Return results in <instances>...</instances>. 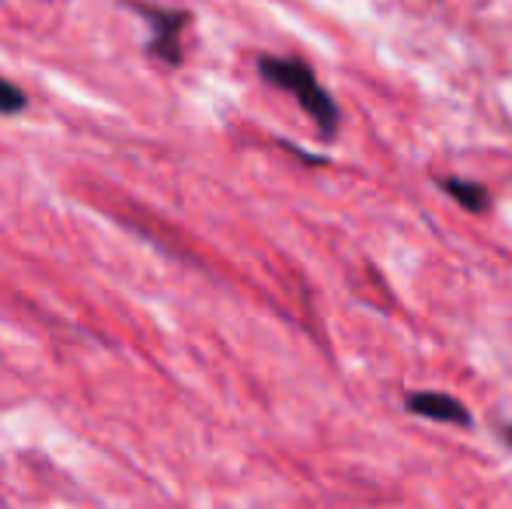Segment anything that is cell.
Returning a JSON list of instances; mask_svg holds the SVG:
<instances>
[{
  "mask_svg": "<svg viewBox=\"0 0 512 509\" xmlns=\"http://www.w3.org/2000/svg\"><path fill=\"white\" fill-rule=\"evenodd\" d=\"M405 412L418 415V419L446 422V426L474 429L471 408H467L460 398H453V394H446V391H408L405 394Z\"/></svg>",
  "mask_w": 512,
  "mask_h": 509,
  "instance_id": "3957f363",
  "label": "cell"
},
{
  "mask_svg": "<svg viewBox=\"0 0 512 509\" xmlns=\"http://www.w3.org/2000/svg\"><path fill=\"white\" fill-rule=\"evenodd\" d=\"M25 105H28L25 91L0 77V116H18V112H25Z\"/></svg>",
  "mask_w": 512,
  "mask_h": 509,
  "instance_id": "5b68a950",
  "label": "cell"
},
{
  "mask_svg": "<svg viewBox=\"0 0 512 509\" xmlns=\"http://www.w3.org/2000/svg\"><path fill=\"white\" fill-rule=\"evenodd\" d=\"M439 189H443L460 210L474 213V217L488 213V206H492V192H488L481 182H467V178H439Z\"/></svg>",
  "mask_w": 512,
  "mask_h": 509,
  "instance_id": "277c9868",
  "label": "cell"
},
{
  "mask_svg": "<svg viewBox=\"0 0 512 509\" xmlns=\"http://www.w3.org/2000/svg\"><path fill=\"white\" fill-rule=\"evenodd\" d=\"M502 440H506L509 447H512V426H506V429H502Z\"/></svg>",
  "mask_w": 512,
  "mask_h": 509,
  "instance_id": "8992f818",
  "label": "cell"
},
{
  "mask_svg": "<svg viewBox=\"0 0 512 509\" xmlns=\"http://www.w3.org/2000/svg\"><path fill=\"white\" fill-rule=\"evenodd\" d=\"M133 11L140 14V18L150 25V32H154L147 53L157 56L164 67H182V60H185L182 39H185V28H189L192 14L171 11V7H154V4H133Z\"/></svg>",
  "mask_w": 512,
  "mask_h": 509,
  "instance_id": "7a4b0ae2",
  "label": "cell"
},
{
  "mask_svg": "<svg viewBox=\"0 0 512 509\" xmlns=\"http://www.w3.org/2000/svg\"><path fill=\"white\" fill-rule=\"evenodd\" d=\"M258 77L272 88L286 91L300 109L307 112V119L314 123L317 136L324 143L335 140L338 136V126H342V109L338 102L331 98V91L317 81L314 67L300 56H272V53H262L258 56Z\"/></svg>",
  "mask_w": 512,
  "mask_h": 509,
  "instance_id": "6da1fadb",
  "label": "cell"
}]
</instances>
